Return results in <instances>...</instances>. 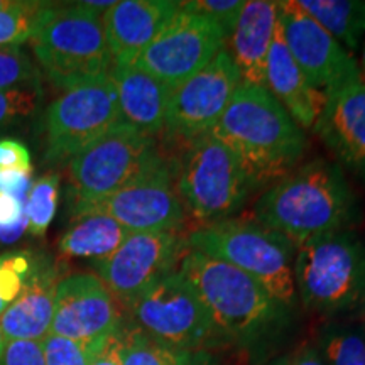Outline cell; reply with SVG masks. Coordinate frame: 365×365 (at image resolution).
Masks as SVG:
<instances>
[{
  "label": "cell",
  "mask_w": 365,
  "mask_h": 365,
  "mask_svg": "<svg viewBox=\"0 0 365 365\" xmlns=\"http://www.w3.org/2000/svg\"><path fill=\"white\" fill-rule=\"evenodd\" d=\"M178 272L200 296L227 346L250 364L274 357L287 339L294 312L247 274L195 250H186Z\"/></svg>",
  "instance_id": "6da1fadb"
},
{
  "label": "cell",
  "mask_w": 365,
  "mask_h": 365,
  "mask_svg": "<svg viewBox=\"0 0 365 365\" xmlns=\"http://www.w3.org/2000/svg\"><path fill=\"white\" fill-rule=\"evenodd\" d=\"M249 218L299 247L314 237L352 228L359 205L344 170L318 158L267 186L254 202Z\"/></svg>",
  "instance_id": "7a4b0ae2"
},
{
  "label": "cell",
  "mask_w": 365,
  "mask_h": 365,
  "mask_svg": "<svg viewBox=\"0 0 365 365\" xmlns=\"http://www.w3.org/2000/svg\"><path fill=\"white\" fill-rule=\"evenodd\" d=\"M212 134L239 156L257 188L296 170L308 150L307 132L264 86L240 83Z\"/></svg>",
  "instance_id": "3957f363"
},
{
  "label": "cell",
  "mask_w": 365,
  "mask_h": 365,
  "mask_svg": "<svg viewBox=\"0 0 365 365\" xmlns=\"http://www.w3.org/2000/svg\"><path fill=\"white\" fill-rule=\"evenodd\" d=\"M186 247L247 274L291 312L298 308L293 279L298 247L279 232L249 217H232L196 227Z\"/></svg>",
  "instance_id": "277c9868"
},
{
  "label": "cell",
  "mask_w": 365,
  "mask_h": 365,
  "mask_svg": "<svg viewBox=\"0 0 365 365\" xmlns=\"http://www.w3.org/2000/svg\"><path fill=\"white\" fill-rule=\"evenodd\" d=\"M298 303L328 319L365 308V242L354 228L314 237L296 249Z\"/></svg>",
  "instance_id": "5b68a950"
},
{
  "label": "cell",
  "mask_w": 365,
  "mask_h": 365,
  "mask_svg": "<svg viewBox=\"0 0 365 365\" xmlns=\"http://www.w3.org/2000/svg\"><path fill=\"white\" fill-rule=\"evenodd\" d=\"M29 43L41 73L59 90L108 76L113 66L102 16L83 2L51 4Z\"/></svg>",
  "instance_id": "8992f818"
},
{
  "label": "cell",
  "mask_w": 365,
  "mask_h": 365,
  "mask_svg": "<svg viewBox=\"0 0 365 365\" xmlns=\"http://www.w3.org/2000/svg\"><path fill=\"white\" fill-rule=\"evenodd\" d=\"M173 168L175 186L186 215L200 225L235 217L257 185L239 156L210 132L188 140Z\"/></svg>",
  "instance_id": "52a82bcc"
},
{
  "label": "cell",
  "mask_w": 365,
  "mask_h": 365,
  "mask_svg": "<svg viewBox=\"0 0 365 365\" xmlns=\"http://www.w3.org/2000/svg\"><path fill=\"white\" fill-rule=\"evenodd\" d=\"M166 161L154 137L118 122L68 161L71 205L97 202L148 175Z\"/></svg>",
  "instance_id": "ba28073f"
},
{
  "label": "cell",
  "mask_w": 365,
  "mask_h": 365,
  "mask_svg": "<svg viewBox=\"0 0 365 365\" xmlns=\"http://www.w3.org/2000/svg\"><path fill=\"white\" fill-rule=\"evenodd\" d=\"M127 309L137 327L178 352L227 346L200 296L178 271L145 289Z\"/></svg>",
  "instance_id": "9c48e42d"
},
{
  "label": "cell",
  "mask_w": 365,
  "mask_h": 365,
  "mask_svg": "<svg viewBox=\"0 0 365 365\" xmlns=\"http://www.w3.org/2000/svg\"><path fill=\"white\" fill-rule=\"evenodd\" d=\"M122 122L108 76L61 90L44 112L46 159L71 161Z\"/></svg>",
  "instance_id": "30bf717a"
},
{
  "label": "cell",
  "mask_w": 365,
  "mask_h": 365,
  "mask_svg": "<svg viewBox=\"0 0 365 365\" xmlns=\"http://www.w3.org/2000/svg\"><path fill=\"white\" fill-rule=\"evenodd\" d=\"M71 213L73 217H110L130 234L181 232L188 218L178 196L173 166L168 161L102 200L71 205Z\"/></svg>",
  "instance_id": "8fae6325"
},
{
  "label": "cell",
  "mask_w": 365,
  "mask_h": 365,
  "mask_svg": "<svg viewBox=\"0 0 365 365\" xmlns=\"http://www.w3.org/2000/svg\"><path fill=\"white\" fill-rule=\"evenodd\" d=\"M227 41L225 29L215 21L181 9L140 53L134 66L173 90L210 65L227 48Z\"/></svg>",
  "instance_id": "7c38bea8"
},
{
  "label": "cell",
  "mask_w": 365,
  "mask_h": 365,
  "mask_svg": "<svg viewBox=\"0 0 365 365\" xmlns=\"http://www.w3.org/2000/svg\"><path fill=\"white\" fill-rule=\"evenodd\" d=\"M186 250L181 232H135L115 252L95 262V269L117 303L129 308L145 289L178 271Z\"/></svg>",
  "instance_id": "4fadbf2b"
},
{
  "label": "cell",
  "mask_w": 365,
  "mask_h": 365,
  "mask_svg": "<svg viewBox=\"0 0 365 365\" xmlns=\"http://www.w3.org/2000/svg\"><path fill=\"white\" fill-rule=\"evenodd\" d=\"M277 6V33L296 65L318 90L330 95L362 78L354 54L304 12L296 0H281Z\"/></svg>",
  "instance_id": "5bb4252c"
},
{
  "label": "cell",
  "mask_w": 365,
  "mask_h": 365,
  "mask_svg": "<svg viewBox=\"0 0 365 365\" xmlns=\"http://www.w3.org/2000/svg\"><path fill=\"white\" fill-rule=\"evenodd\" d=\"M242 83L227 48L210 65L171 90L166 132L186 140L210 134Z\"/></svg>",
  "instance_id": "9a60e30c"
},
{
  "label": "cell",
  "mask_w": 365,
  "mask_h": 365,
  "mask_svg": "<svg viewBox=\"0 0 365 365\" xmlns=\"http://www.w3.org/2000/svg\"><path fill=\"white\" fill-rule=\"evenodd\" d=\"M122 323L120 304L97 274L76 272L59 281L51 335L76 341L102 340Z\"/></svg>",
  "instance_id": "2e32d148"
},
{
  "label": "cell",
  "mask_w": 365,
  "mask_h": 365,
  "mask_svg": "<svg viewBox=\"0 0 365 365\" xmlns=\"http://www.w3.org/2000/svg\"><path fill=\"white\" fill-rule=\"evenodd\" d=\"M327 97L313 132L340 168L365 178V81H352Z\"/></svg>",
  "instance_id": "e0dca14e"
},
{
  "label": "cell",
  "mask_w": 365,
  "mask_h": 365,
  "mask_svg": "<svg viewBox=\"0 0 365 365\" xmlns=\"http://www.w3.org/2000/svg\"><path fill=\"white\" fill-rule=\"evenodd\" d=\"M181 11L178 0H122L102 16L103 33L117 66H132Z\"/></svg>",
  "instance_id": "ac0fdd59"
},
{
  "label": "cell",
  "mask_w": 365,
  "mask_h": 365,
  "mask_svg": "<svg viewBox=\"0 0 365 365\" xmlns=\"http://www.w3.org/2000/svg\"><path fill=\"white\" fill-rule=\"evenodd\" d=\"M61 279L56 264L44 255H36L33 272L24 289L0 317L6 341H43L51 333L54 301Z\"/></svg>",
  "instance_id": "d6986e66"
},
{
  "label": "cell",
  "mask_w": 365,
  "mask_h": 365,
  "mask_svg": "<svg viewBox=\"0 0 365 365\" xmlns=\"http://www.w3.org/2000/svg\"><path fill=\"white\" fill-rule=\"evenodd\" d=\"M279 6L272 0H247L228 36V54L244 85L266 88V68L277 33Z\"/></svg>",
  "instance_id": "ffe728a7"
},
{
  "label": "cell",
  "mask_w": 365,
  "mask_h": 365,
  "mask_svg": "<svg viewBox=\"0 0 365 365\" xmlns=\"http://www.w3.org/2000/svg\"><path fill=\"white\" fill-rule=\"evenodd\" d=\"M108 78L115 88L122 122L149 137L166 132L170 86L134 65H113Z\"/></svg>",
  "instance_id": "44dd1931"
},
{
  "label": "cell",
  "mask_w": 365,
  "mask_h": 365,
  "mask_svg": "<svg viewBox=\"0 0 365 365\" xmlns=\"http://www.w3.org/2000/svg\"><path fill=\"white\" fill-rule=\"evenodd\" d=\"M266 88L304 132L313 130L327 105V93L318 90L287 51L276 33L266 68Z\"/></svg>",
  "instance_id": "7402d4cb"
},
{
  "label": "cell",
  "mask_w": 365,
  "mask_h": 365,
  "mask_svg": "<svg viewBox=\"0 0 365 365\" xmlns=\"http://www.w3.org/2000/svg\"><path fill=\"white\" fill-rule=\"evenodd\" d=\"M130 232L105 215L73 217L71 225L61 235L58 249L65 257L93 259L95 262L108 257L120 247Z\"/></svg>",
  "instance_id": "603a6c76"
},
{
  "label": "cell",
  "mask_w": 365,
  "mask_h": 365,
  "mask_svg": "<svg viewBox=\"0 0 365 365\" xmlns=\"http://www.w3.org/2000/svg\"><path fill=\"white\" fill-rule=\"evenodd\" d=\"M349 53L365 43V0H296Z\"/></svg>",
  "instance_id": "cb8c5ba5"
},
{
  "label": "cell",
  "mask_w": 365,
  "mask_h": 365,
  "mask_svg": "<svg viewBox=\"0 0 365 365\" xmlns=\"http://www.w3.org/2000/svg\"><path fill=\"white\" fill-rule=\"evenodd\" d=\"M313 346L325 365H365V331L354 323L327 319Z\"/></svg>",
  "instance_id": "d4e9b609"
},
{
  "label": "cell",
  "mask_w": 365,
  "mask_h": 365,
  "mask_svg": "<svg viewBox=\"0 0 365 365\" xmlns=\"http://www.w3.org/2000/svg\"><path fill=\"white\" fill-rule=\"evenodd\" d=\"M120 365H181L186 354L154 340L134 322L122 323L117 330Z\"/></svg>",
  "instance_id": "484cf974"
},
{
  "label": "cell",
  "mask_w": 365,
  "mask_h": 365,
  "mask_svg": "<svg viewBox=\"0 0 365 365\" xmlns=\"http://www.w3.org/2000/svg\"><path fill=\"white\" fill-rule=\"evenodd\" d=\"M51 2L12 0L7 7L0 9V48L21 46L33 38Z\"/></svg>",
  "instance_id": "4316f807"
},
{
  "label": "cell",
  "mask_w": 365,
  "mask_h": 365,
  "mask_svg": "<svg viewBox=\"0 0 365 365\" xmlns=\"http://www.w3.org/2000/svg\"><path fill=\"white\" fill-rule=\"evenodd\" d=\"M59 202V175L48 173L33 182L24 203L27 230L34 237H44L53 218L56 215Z\"/></svg>",
  "instance_id": "83f0119b"
},
{
  "label": "cell",
  "mask_w": 365,
  "mask_h": 365,
  "mask_svg": "<svg viewBox=\"0 0 365 365\" xmlns=\"http://www.w3.org/2000/svg\"><path fill=\"white\" fill-rule=\"evenodd\" d=\"M110 336L93 341H76L49 333L43 340L46 365H91Z\"/></svg>",
  "instance_id": "f1b7e54d"
},
{
  "label": "cell",
  "mask_w": 365,
  "mask_h": 365,
  "mask_svg": "<svg viewBox=\"0 0 365 365\" xmlns=\"http://www.w3.org/2000/svg\"><path fill=\"white\" fill-rule=\"evenodd\" d=\"M34 254H0V317L24 289L34 267Z\"/></svg>",
  "instance_id": "f546056e"
},
{
  "label": "cell",
  "mask_w": 365,
  "mask_h": 365,
  "mask_svg": "<svg viewBox=\"0 0 365 365\" xmlns=\"http://www.w3.org/2000/svg\"><path fill=\"white\" fill-rule=\"evenodd\" d=\"M43 97V83L0 90V129L33 117Z\"/></svg>",
  "instance_id": "4dcf8cb0"
},
{
  "label": "cell",
  "mask_w": 365,
  "mask_h": 365,
  "mask_svg": "<svg viewBox=\"0 0 365 365\" xmlns=\"http://www.w3.org/2000/svg\"><path fill=\"white\" fill-rule=\"evenodd\" d=\"M43 73L21 46L0 48V90L41 83Z\"/></svg>",
  "instance_id": "1f68e13d"
},
{
  "label": "cell",
  "mask_w": 365,
  "mask_h": 365,
  "mask_svg": "<svg viewBox=\"0 0 365 365\" xmlns=\"http://www.w3.org/2000/svg\"><path fill=\"white\" fill-rule=\"evenodd\" d=\"M244 4L245 0H190V2H181V9L210 17L225 29L227 36H230Z\"/></svg>",
  "instance_id": "d6a6232c"
},
{
  "label": "cell",
  "mask_w": 365,
  "mask_h": 365,
  "mask_svg": "<svg viewBox=\"0 0 365 365\" xmlns=\"http://www.w3.org/2000/svg\"><path fill=\"white\" fill-rule=\"evenodd\" d=\"M0 365H46L43 341L9 340L4 346Z\"/></svg>",
  "instance_id": "836d02e7"
},
{
  "label": "cell",
  "mask_w": 365,
  "mask_h": 365,
  "mask_svg": "<svg viewBox=\"0 0 365 365\" xmlns=\"http://www.w3.org/2000/svg\"><path fill=\"white\" fill-rule=\"evenodd\" d=\"M0 170H21L33 173L29 149L17 139H0Z\"/></svg>",
  "instance_id": "e575fe53"
},
{
  "label": "cell",
  "mask_w": 365,
  "mask_h": 365,
  "mask_svg": "<svg viewBox=\"0 0 365 365\" xmlns=\"http://www.w3.org/2000/svg\"><path fill=\"white\" fill-rule=\"evenodd\" d=\"M31 175L33 173L21 170H0V191L24 205L27 195L33 188Z\"/></svg>",
  "instance_id": "d590c367"
},
{
  "label": "cell",
  "mask_w": 365,
  "mask_h": 365,
  "mask_svg": "<svg viewBox=\"0 0 365 365\" xmlns=\"http://www.w3.org/2000/svg\"><path fill=\"white\" fill-rule=\"evenodd\" d=\"M267 365H325L312 344H303L274 355Z\"/></svg>",
  "instance_id": "8d00e7d4"
},
{
  "label": "cell",
  "mask_w": 365,
  "mask_h": 365,
  "mask_svg": "<svg viewBox=\"0 0 365 365\" xmlns=\"http://www.w3.org/2000/svg\"><path fill=\"white\" fill-rule=\"evenodd\" d=\"M24 215V205L0 191V227H9Z\"/></svg>",
  "instance_id": "74e56055"
},
{
  "label": "cell",
  "mask_w": 365,
  "mask_h": 365,
  "mask_svg": "<svg viewBox=\"0 0 365 365\" xmlns=\"http://www.w3.org/2000/svg\"><path fill=\"white\" fill-rule=\"evenodd\" d=\"M91 365H120V359H118L117 331L107 340V344L103 345V349L100 350V354Z\"/></svg>",
  "instance_id": "f35d334b"
},
{
  "label": "cell",
  "mask_w": 365,
  "mask_h": 365,
  "mask_svg": "<svg viewBox=\"0 0 365 365\" xmlns=\"http://www.w3.org/2000/svg\"><path fill=\"white\" fill-rule=\"evenodd\" d=\"M27 230V218L22 215L19 220L9 227H0V242L2 244H14L16 240H19L22 234Z\"/></svg>",
  "instance_id": "ab89813d"
},
{
  "label": "cell",
  "mask_w": 365,
  "mask_h": 365,
  "mask_svg": "<svg viewBox=\"0 0 365 365\" xmlns=\"http://www.w3.org/2000/svg\"><path fill=\"white\" fill-rule=\"evenodd\" d=\"M181 365H222V360L217 352H208V350H198V352L186 354Z\"/></svg>",
  "instance_id": "60d3db41"
},
{
  "label": "cell",
  "mask_w": 365,
  "mask_h": 365,
  "mask_svg": "<svg viewBox=\"0 0 365 365\" xmlns=\"http://www.w3.org/2000/svg\"><path fill=\"white\" fill-rule=\"evenodd\" d=\"M359 68H360V76L365 81V43L360 48V61H359Z\"/></svg>",
  "instance_id": "b9f144b4"
},
{
  "label": "cell",
  "mask_w": 365,
  "mask_h": 365,
  "mask_svg": "<svg viewBox=\"0 0 365 365\" xmlns=\"http://www.w3.org/2000/svg\"><path fill=\"white\" fill-rule=\"evenodd\" d=\"M4 346H6V336H4V333H2V328H0V357H2Z\"/></svg>",
  "instance_id": "7bdbcfd3"
},
{
  "label": "cell",
  "mask_w": 365,
  "mask_h": 365,
  "mask_svg": "<svg viewBox=\"0 0 365 365\" xmlns=\"http://www.w3.org/2000/svg\"><path fill=\"white\" fill-rule=\"evenodd\" d=\"M12 0H0V9H4V7H7L9 4H11Z\"/></svg>",
  "instance_id": "ee69618b"
}]
</instances>
